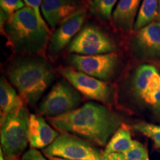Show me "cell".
<instances>
[{"label":"cell","instance_id":"obj_3","mask_svg":"<svg viewBox=\"0 0 160 160\" xmlns=\"http://www.w3.org/2000/svg\"><path fill=\"white\" fill-rule=\"evenodd\" d=\"M1 29L17 54L42 57L47 51L51 30L42 25L33 10L27 6L8 17Z\"/></svg>","mask_w":160,"mask_h":160},{"label":"cell","instance_id":"obj_19","mask_svg":"<svg viewBox=\"0 0 160 160\" xmlns=\"http://www.w3.org/2000/svg\"><path fill=\"white\" fill-rule=\"evenodd\" d=\"M103 160H148L147 150L139 142L135 141L131 150L124 153L102 155Z\"/></svg>","mask_w":160,"mask_h":160},{"label":"cell","instance_id":"obj_5","mask_svg":"<svg viewBox=\"0 0 160 160\" xmlns=\"http://www.w3.org/2000/svg\"><path fill=\"white\" fill-rule=\"evenodd\" d=\"M82 100V95L67 79H61L40 102L37 113L48 118L59 117L79 108Z\"/></svg>","mask_w":160,"mask_h":160},{"label":"cell","instance_id":"obj_7","mask_svg":"<svg viewBox=\"0 0 160 160\" xmlns=\"http://www.w3.org/2000/svg\"><path fill=\"white\" fill-rule=\"evenodd\" d=\"M59 72L85 97L105 105L113 102L114 88L111 84L71 68H63Z\"/></svg>","mask_w":160,"mask_h":160},{"label":"cell","instance_id":"obj_6","mask_svg":"<svg viewBox=\"0 0 160 160\" xmlns=\"http://www.w3.org/2000/svg\"><path fill=\"white\" fill-rule=\"evenodd\" d=\"M42 152L46 157L69 160H103L102 154L90 142L67 133H60Z\"/></svg>","mask_w":160,"mask_h":160},{"label":"cell","instance_id":"obj_22","mask_svg":"<svg viewBox=\"0 0 160 160\" xmlns=\"http://www.w3.org/2000/svg\"><path fill=\"white\" fill-rule=\"evenodd\" d=\"M160 91V74L156 71L150 78L146 86L143 94L140 97L145 103L151 105L152 100L156 94Z\"/></svg>","mask_w":160,"mask_h":160},{"label":"cell","instance_id":"obj_10","mask_svg":"<svg viewBox=\"0 0 160 160\" xmlns=\"http://www.w3.org/2000/svg\"><path fill=\"white\" fill-rule=\"evenodd\" d=\"M86 17V9L80 10L58 26L50 37L47 52L50 57L55 58L70 45L81 31Z\"/></svg>","mask_w":160,"mask_h":160},{"label":"cell","instance_id":"obj_23","mask_svg":"<svg viewBox=\"0 0 160 160\" xmlns=\"http://www.w3.org/2000/svg\"><path fill=\"white\" fill-rule=\"evenodd\" d=\"M25 5L22 0H0L1 11L8 17L25 7Z\"/></svg>","mask_w":160,"mask_h":160},{"label":"cell","instance_id":"obj_27","mask_svg":"<svg viewBox=\"0 0 160 160\" xmlns=\"http://www.w3.org/2000/svg\"><path fill=\"white\" fill-rule=\"evenodd\" d=\"M48 159L49 160H69V159H62V158H59V157H48Z\"/></svg>","mask_w":160,"mask_h":160},{"label":"cell","instance_id":"obj_13","mask_svg":"<svg viewBox=\"0 0 160 160\" xmlns=\"http://www.w3.org/2000/svg\"><path fill=\"white\" fill-rule=\"evenodd\" d=\"M59 135V133L52 128L42 116L30 115L28 142L31 148H45L53 143Z\"/></svg>","mask_w":160,"mask_h":160},{"label":"cell","instance_id":"obj_4","mask_svg":"<svg viewBox=\"0 0 160 160\" xmlns=\"http://www.w3.org/2000/svg\"><path fill=\"white\" fill-rule=\"evenodd\" d=\"M29 119L25 103L1 119V150L6 160H19L26 150Z\"/></svg>","mask_w":160,"mask_h":160},{"label":"cell","instance_id":"obj_8","mask_svg":"<svg viewBox=\"0 0 160 160\" xmlns=\"http://www.w3.org/2000/svg\"><path fill=\"white\" fill-rule=\"evenodd\" d=\"M114 42L108 36L93 25L85 26L68 46L71 54L94 56L113 53Z\"/></svg>","mask_w":160,"mask_h":160},{"label":"cell","instance_id":"obj_25","mask_svg":"<svg viewBox=\"0 0 160 160\" xmlns=\"http://www.w3.org/2000/svg\"><path fill=\"white\" fill-rule=\"evenodd\" d=\"M22 160H48L37 149L31 148L22 157Z\"/></svg>","mask_w":160,"mask_h":160},{"label":"cell","instance_id":"obj_17","mask_svg":"<svg viewBox=\"0 0 160 160\" xmlns=\"http://www.w3.org/2000/svg\"><path fill=\"white\" fill-rule=\"evenodd\" d=\"M160 0H142L136 19L133 31L137 32L159 19Z\"/></svg>","mask_w":160,"mask_h":160},{"label":"cell","instance_id":"obj_24","mask_svg":"<svg viewBox=\"0 0 160 160\" xmlns=\"http://www.w3.org/2000/svg\"><path fill=\"white\" fill-rule=\"evenodd\" d=\"M22 1L27 7L33 10L36 16H37V19L39 22V23L42 25H43L44 27L49 28V26L46 23L45 20L43 19L42 14L41 6L42 4V0H22Z\"/></svg>","mask_w":160,"mask_h":160},{"label":"cell","instance_id":"obj_21","mask_svg":"<svg viewBox=\"0 0 160 160\" xmlns=\"http://www.w3.org/2000/svg\"><path fill=\"white\" fill-rule=\"evenodd\" d=\"M133 129L153 140L155 147L160 148V126L153 124L139 122L133 126Z\"/></svg>","mask_w":160,"mask_h":160},{"label":"cell","instance_id":"obj_1","mask_svg":"<svg viewBox=\"0 0 160 160\" xmlns=\"http://www.w3.org/2000/svg\"><path fill=\"white\" fill-rule=\"evenodd\" d=\"M47 119L61 133L77 136L99 146L108 144L122 123L118 113L96 102H87L74 111Z\"/></svg>","mask_w":160,"mask_h":160},{"label":"cell","instance_id":"obj_18","mask_svg":"<svg viewBox=\"0 0 160 160\" xmlns=\"http://www.w3.org/2000/svg\"><path fill=\"white\" fill-rule=\"evenodd\" d=\"M156 71L157 68L151 65H142L137 69L132 80L133 89L137 97H142L150 78Z\"/></svg>","mask_w":160,"mask_h":160},{"label":"cell","instance_id":"obj_29","mask_svg":"<svg viewBox=\"0 0 160 160\" xmlns=\"http://www.w3.org/2000/svg\"><path fill=\"white\" fill-rule=\"evenodd\" d=\"M82 1H83L84 2H85V3H87V2H88V3L89 5H90V3L91 2L92 0H82Z\"/></svg>","mask_w":160,"mask_h":160},{"label":"cell","instance_id":"obj_20","mask_svg":"<svg viewBox=\"0 0 160 160\" xmlns=\"http://www.w3.org/2000/svg\"><path fill=\"white\" fill-rule=\"evenodd\" d=\"M118 0H92L90 8L94 14L103 20L111 19L113 8Z\"/></svg>","mask_w":160,"mask_h":160},{"label":"cell","instance_id":"obj_28","mask_svg":"<svg viewBox=\"0 0 160 160\" xmlns=\"http://www.w3.org/2000/svg\"><path fill=\"white\" fill-rule=\"evenodd\" d=\"M0 160H6L5 157H4V154H3V152L2 151H0Z\"/></svg>","mask_w":160,"mask_h":160},{"label":"cell","instance_id":"obj_12","mask_svg":"<svg viewBox=\"0 0 160 160\" xmlns=\"http://www.w3.org/2000/svg\"><path fill=\"white\" fill-rule=\"evenodd\" d=\"M132 46L138 54L146 59L160 57V22H153L138 31Z\"/></svg>","mask_w":160,"mask_h":160},{"label":"cell","instance_id":"obj_2","mask_svg":"<svg viewBox=\"0 0 160 160\" xmlns=\"http://www.w3.org/2000/svg\"><path fill=\"white\" fill-rule=\"evenodd\" d=\"M8 79L26 104L35 105L55 79L53 68L41 56H21L5 69Z\"/></svg>","mask_w":160,"mask_h":160},{"label":"cell","instance_id":"obj_30","mask_svg":"<svg viewBox=\"0 0 160 160\" xmlns=\"http://www.w3.org/2000/svg\"><path fill=\"white\" fill-rule=\"evenodd\" d=\"M158 21L160 22V2H159V19Z\"/></svg>","mask_w":160,"mask_h":160},{"label":"cell","instance_id":"obj_15","mask_svg":"<svg viewBox=\"0 0 160 160\" xmlns=\"http://www.w3.org/2000/svg\"><path fill=\"white\" fill-rule=\"evenodd\" d=\"M2 75L0 80V111L1 119L25 102L18 94L13 86ZM26 104V103H25Z\"/></svg>","mask_w":160,"mask_h":160},{"label":"cell","instance_id":"obj_9","mask_svg":"<svg viewBox=\"0 0 160 160\" xmlns=\"http://www.w3.org/2000/svg\"><path fill=\"white\" fill-rule=\"evenodd\" d=\"M67 63L76 71L102 81H108L114 76L118 56L114 52L94 56L71 54L68 57Z\"/></svg>","mask_w":160,"mask_h":160},{"label":"cell","instance_id":"obj_14","mask_svg":"<svg viewBox=\"0 0 160 160\" xmlns=\"http://www.w3.org/2000/svg\"><path fill=\"white\" fill-rule=\"evenodd\" d=\"M142 0H119L112 14V22L119 31L128 33L133 30Z\"/></svg>","mask_w":160,"mask_h":160},{"label":"cell","instance_id":"obj_26","mask_svg":"<svg viewBox=\"0 0 160 160\" xmlns=\"http://www.w3.org/2000/svg\"><path fill=\"white\" fill-rule=\"evenodd\" d=\"M151 106L155 108L156 110L160 111V91L156 94V96L153 97Z\"/></svg>","mask_w":160,"mask_h":160},{"label":"cell","instance_id":"obj_11","mask_svg":"<svg viewBox=\"0 0 160 160\" xmlns=\"http://www.w3.org/2000/svg\"><path fill=\"white\" fill-rule=\"evenodd\" d=\"M85 4L82 0H42V14L49 28L54 30L72 15L85 8Z\"/></svg>","mask_w":160,"mask_h":160},{"label":"cell","instance_id":"obj_16","mask_svg":"<svg viewBox=\"0 0 160 160\" xmlns=\"http://www.w3.org/2000/svg\"><path fill=\"white\" fill-rule=\"evenodd\" d=\"M134 143L135 140L132 139L129 129L125 125H121L106 145L102 155L124 153L131 150Z\"/></svg>","mask_w":160,"mask_h":160}]
</instances>
